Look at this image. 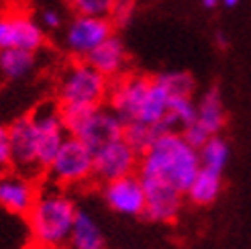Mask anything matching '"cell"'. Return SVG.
I'll list each match as a JSON object with an SVG mask.
<instances>
[{"mask_svg":"<svg viewBox=\"0 0 251 249\" xmlns=\"http://www.w3.org/2000/svg\"><path fill=\"white\" fill-rule=\"evenodd\" d=\"M92 166H94V151L78 137L68 135L53 161L45 170V178L61 188L80 186L92 182Z\"/></svg>","mask_w":251,"mask_h":249,"instance_id":"cell-5","label":"cell"},{"mask_svg":"<svg viewBox=\"0 0 251 249\" xmlns=\"http://www.w3.org/2000/svg\"><path fill=\"white\" fill-rule=\"evenodd\" d=\"M139 153L125 141V137L115 139L94 151V166H92V182L106 184L127 174H135L139 168Z\"/></svg>","mask_w":251,"mask_h":249,"instance_id":"cell-7","label":"cell"},{"mask_svg":"<svg viewBox=\"0 0 251 249\" xmlns=\"http://www.w3.org/2000/svg\"><path fill=\"white\" fill-rule=\"evenodd\" d=\"M164 86L168 88V92L172 96H192L194 92V78L188 72H166L157 76Z\"/></svg>","mask_w":251,"mask_h":249,"instance_id":"cell-25","label":"cell"},{"mask_svg":"<svg viewBox=\"0 0 251 249\" xmlns=\"http://www.w3.org/2000/svg\"><path fill=\"white\" fill-rule=\"evenodd\" d=\"M45 45V33L29 17H2L0 19V49L19 47L27 51H39Z\"/></svg>","mask_w":251,"mask_h":249,"instance_id":"cell-14","label":"cell"},{"mask_svg":"<svg viewBox=\"0 0 251 249\" xmlns=\"http://www.w3.org/2000/svg\"><path fill=\"white\" fill-rule=\"evenodd\" d=\"M66 249H104V235L86 210H78Z\"/></svg>","mask_w":251,"mask_h":249,"instance_id":"cell-17","label":"cell"},{"mask_svg":"<svg viewBox=\"0 0 251 249\" xmlns=\"http://www.w3.org/2000/svg\"><path fill=\"white\" fill-rule=\"evenodd\" d=\"M221 4V0H202V6L204 8H217Z\"/></svg>","mask_w":251,"mask_h":249,"instance_id":"cell-31","label":"cell"},{"mask_svg":"<svg viewBox=\"0 0 251 249\" xmlns=\"http://www.w3.org/2000/svg\"><path fill=\"white\" fill-rule=\"evenodd\" d=\"M194 121H196V104L192 102V96H172L166 115V123L170 124V129L172 131L186 129Z\"/></svg>","mask_w":251,"mask_h":249,"instance_id":"cell-24","label":"cell"},{"mask_svg":"<svg viewBox=\"0 0 251 249\" xmlns=\"http://www.w3.org/2000/svg\"><path fill=\"white\" fill-rule=\"evenodd\" d=\"M161 133H168L161 124H145L139 121H133V123L125 124L123 137H125V141L141 155L143 151H147L149 145H151Z\"/></svg>","mask_w":251,"mask_h":249,"instance_id":"cell-22","label":"cell"},{"mask_svg":"<svg viewBox=\"0 0 251 249\" xmlns=\"http://www.w3.org/2000/svg\"><path fill=\"white\" fill-rule=\"evenodd\" d=\"M200 170L198 149L184 139L180 131L161 133L139 157V178L161 180L186 194Z\"/></svg>","mask_w":251,"mask_h":249,"instance_id":"cell-1","label":"cell"},{"mask_svg":"<svg viewBox=\"0 0 251 249\" xmlns=\"http://www.w3.org/2000/svg\"><path fill=\"white\" fill-rule=\"evenodd\" d=\"M221 186H223L221 172L200 166L198 174L190 184V188L186 190V196L190 198V202H194L198 206H206V204H212L219 198Z\"/></svg>","mask_w":251,"mask_h":249,"instance_id":"cell-19","label":"cell"},{"mask_svg":"<svg viewBox=\"0 0 251 249\" xmlns=\"http://www.w3.org/2000/svg\"><path fill=\"white\" fill-rule=\"evenodd\" d=\"M149 84H151L149 76L131 74V72H125L123 76L110 80L106 104L115 110L125 124L137 121V117H139V110L145 100V94L149 90Z\"/></svg>","mask_w":251,"mask_h":249,"instance_id":"cell-8","label":"cell"},{"mask_svg":"<svg viewBox=\"0 0 251 249\" xmlns=\"http://www.w3.org/2000/svg\"><path fill=\"white\" fill-rule=\"evenodd\" d=\"M104 202L121 215H143L145 210V188L139 174H127L117 180L102 184Z\"/></svg>","mask_w":251,"mask_h":249,"instance_id":"cell-13","label":"cell"},{"mask_svg":"<svg viewBox=\"0 0 251 249\" xmlns=\"http://www.w3.org/2000/svg\"><path fill=\"white\" fill-rule=\"evenodd\" d=\"M135 4L137 0H115L112 10L108 15V21L112 23L115 29H125L131 23L133 15H135Z\"/></svg>","mask_w":251,"mask_h":249,"instance_id":"cell-27","label":"cell"},{"mask_svg":"<svg viewBox=\"0 0 251 249\" xmlns=\"http://www.w3.org/2000/svg\"><path fill=\"white\" fill-rule=\"evenodd\" d=\"M196 123L210 137L219 135L221 129L225 127V106L219 88H210L202 94L200 102L196 104Z\"/></svg>","mask_w":251,"mask_h":249,"instance_id":"cell-18","label":"cell"},{"mask_svg":"<svg viewBox=\"0 0 251 249\" xmlns=\"http://www.w3.org/2000/svg\"><path fill=\"white\" fill-rule=\"evenodd\" d=\"M68 135L78 137L96 151L115 139H121L125 123L108 104L98 106H59Z\"/></svg>","mask_w":251,"mask_h":249,"instance_id":"cell-3","label":"cell"},{"mask_svg":"<svg viewBox=\"0 0 251 249\" xmlns=\"http://www.w3.org/2000/svg\"><path fill=\"white\" fill-rule=\"evenodd\" d=\"M198 155H200V166L202 168H210V170H217L223 174L225 166H227V161H229V145L223 137L212 135L206 139V143L198 149Z\"/></svg>","mask_w":251,"mask_h":249,"instance_id":"cell-23","label":"cell"},{"mask_svg":"<svg viewBox=\"0 0 251 249\" xmlns=\"http://www.w3.org/2000/svg\"><path fill=\"white\" fill-rule=\"evenodd\" d=\"M12 170L10 159V141H8V127L0 124V174Z\"/></svg>","mask_w":251,"mask_h":249,"instance_id":"cell-28","label":"cell"},{"mask_svg":"<svg viewBox=\"0 0 251 249\" xmlns=\"http://www.w3.org/2000/svg\"><path fill=\"white\" fill-rule=\"evenodd\" d=\"M39 184L35 178L25 176L17 170H8L0 174V208L17 217H27L33 208Z\"/></svg>","mask_w":251,"mask_h":249,"instance_id":"cell-11","label":"cell"},{"mask_svg":"<svg viewBox=\"0 0 251 249\" xmlns=\"http://www.w3.org/2000/svg\"><path fill=\"white\" fill-rule=\"evenodd\" d=\"M110 80L86 59H76L61 74L57 84L59 106H98L106 104Z\"/></svg>","mask_w":251,"mask_h":249,"instance_id":"cell-4","label":"cell"},{"mask_svg":"<svg viewBox=\"0 0 251 249\" xmlns=\"http://www.w3.org/2000/svg\"><path fill=\"white\" fill-rule=\"evenodd\" d=\"M145 188V210L143 217L153 223H174L182 210V198L180 192L174 186L153 180V178H141Z\"/></svg>","mask_w":251,"mask_h":249,"instance_id":"cell-12","label":"cell"},{"mask_svg":"<svg viewBox=\"0 0 251 249\" xmlns=\"http://www.w3.org/2000/svg\"><path fill=\"white\" fill-rule=\"evenodd\" d=\"M112 31L115 27L106 17L76 15L68 25L66 47L76 59H84L94 47H98L106 37H110Z\"/></svg>","mask_w":251,"mask_h":249,"instance_id":"cell-10","label":"cell"},{"mask_svg":"<svg viewBox=\"0 0 251 249\" xmlns=\"http://www.w3.org/2000/svg\"><path fill=\"white\" fill-rule=\"evenodd\" d=\"M29 243L31 233L27 219L0 208V249H29Z\"/></svg>","mask_w":251,"mask_h":249,"instance_id":"cell-20","label":"cell"},{"mask_svg":"<svg viewBox=\"0 0 251 249\" xmlns=\"http://www.w3.org/2000/svg\"><path fill=\"white\" fill-rule=\"evenodd\" d=\"M217 43H219V47H227V45H229L227 35H225L223 31H219V33H217Z\"/></svg>","mask_w":251,"mask_h":249,"instance_id":"cell-30","label":"cell"},{"mask_svg":"<svg viewBox=\"0 0 251 249\" xmlns=\"http://www.w3.org/2000/svg\"><path fill=\"white\" fill-rule=\"evenodd\" d=\"M221 2H223L225 6H227V8H233V6H237V4H239L241 0H221Z\"/></svg>","mask_w":251,"mask_h":249,"instance_id":"cell-32","label":"cell"},{"mask_svg":"<svg viewBox=\"0 0 251 249\" xmlns=\"http://www.w3.org/2000/svg\"><path fill=\"white\" fill-rule=\"evenodd\" d=\"M170 98H172V94L168 92L164 82H161L157 76H153L151 84H149V90L145 94V100L141 104V110H139V117H137V121L145 123V124H159L161 121L166 119V115H168Z\"/></svg>","mask_w":251,"mask_h":249,"instance_id":"cell-16","label":"cell"},{"mask_svg":"<svg viewBox=\"0 0 251 249\" xmlns=\"http://www.w3.org/2000/svg\"><path fill=\"white\" fill-rule=\"evenodd\" d=\"M41 21L47 29H59L61 27V15L53 8H45L41 12Z\"/></svg>","mask_w":251,"mask_h":249,"instance_id":"cell-29","label":"cell"},{"mask_svg":"<svg viewBox=\"0 0 251 249\" xmlns=\"http://www.w3.org/2000/svg\"><path fill=\"white\" fill-rule=\"evenodd\" d=\"M8 141H10V159L12 170H17L25 176H31L39 180L45 176L39 157H37V141H35V129L31 115L21 117L8 127Z\"/></svg>","mask_w":251,"mask_h":249,"instance_id":"cell-9","label":"cell"},{"mask_svg":"<svg viewBox=\"0 0 251 249\" xmlns=\"http://www.w3.org/2000/svg\"><path fill=\"white\" fill-rule=\"evenodd\" d=\"M84 59L100 74H104L108 80L123 76L125 70H127V49L115 33L106 37L98 47H94Z\"/></svg>","mask_w":251,"mask_h":249,"instance_id":"cell-15","label":"cell"},{"mask_svg":"<svg viewBox=\"0 0 251 249\" xmlns=\"http://www.w3.org/2000/svg\"><path fill=\"white\" fill-rule=\"evenodd\" d=\"M72 10L76 15H86V17H106L110 15L115 0H68Z\"/></svg>","mask_w":251,"mask_h":249,"instance_id":"cell-26","label":"cell"},{"mask_svg":"<svg viewBox=\"0 0 251 249\" xmlns=\"http://www.w3.org/2000/svg\"><path fill=\"white\" fill-rule=\"evenodd\" d=\"M33 68H35V51H27V49H19V47L0 49V74L4 78L10 80L25 78Z\"/></svg>","mask_w":251,"mask_h":249,"instance_id":"cell-21","label":"cell"},{"mask_svg":"<svg viewBox=\"0 0 251 249\" xmlns=\"http://www.w3.org/2000/svg\"><path fill=\"white\" fill-rule=\"evenodd\" d=\"M35 141H37V157L39 166L45 174L49 164L53 161L57 149L61 147L64 139L68 137L64 117H61L59 102H43L31 113Z\"/></svg>","mask_w":251,"mask_h":249,"instance_id":"cell-6","label":"cell"},{"mask_svg":"<svg viewBox=\"0 0 251 249\" xmlns=\"http://www.w3.org/2000/svg\"><path fill=\"white\" fill-rule=\"evenodd\" d=\"M78 208L68 192L53 182L39 184V194L25 217L33 249H66Z\"/></svg>","mask_w":251,"mask_h":249,"instance_id":"cell-2","label":"cell"}]
</instances>
